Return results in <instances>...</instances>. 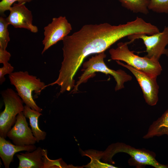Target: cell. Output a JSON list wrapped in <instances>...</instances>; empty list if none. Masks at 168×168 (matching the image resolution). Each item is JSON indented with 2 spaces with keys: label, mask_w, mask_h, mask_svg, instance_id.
Masks as SVG:
<instances>
[{
  "label": "cell",
  "mask_w": 168,
  "mask_h": 168,
  "mask_svg": "<svg viewBox=\"0 0 168 168\" xmlns=\"http://www.w3.org/2000/svg\"><path fill=\"white\" fill-rule=\"evenodd\" d=\"M26 118L23 112L19 114L15 123L7 133V136L16 145H34L37 142Z\"/></svg>",
  "instance_id": "10"
},
{
  "label": "cell",
  "mask_w": 168,
  "mask_h": 168,
  "mask_svg": "<svg viewBox=\"0 0 168 168\" xmlns=\"http://www.w3.org/2000/svg\"><path fill=\"white\" fill-rule=\"evenodd\" d=\"M23 113L26 118L29 120L31 129L36 142H39L40 141L44 140L46 137V133L40 128L38 124V119L42 115L41 112L25 105Z\"/></svg>",
  "instance_id": "14"
},
{
  "label": "cell",
  "mask_w": 168,
  "mask_h": 168,
  "mask_svg": "<svg viewBox=\"0 0 168 168\" xmlns=\"http://www.w3.org/2000/svg\"><path fill=\"white\" fill-rule=\"evenodd\" d=\"M122 6L133 13L147 15L149 13L150 0H118Z\"/></svg>",
  "instance_id": "16"
},
{
  "label": "cell",
  "mask_w": 168,
  "mask_h": 168,
  "mask_svg": "<svg viewBox=\"0 0 168 168\" xmlns=\"http://www.w3.org/2000/svg\"><path fill=\"white\" fill-rule=\"evenodd\" d=\"M1 94L5 108L0 114V137L6 138L15 123L17 115L23 111L24 106L21 98L12 88L2 91Z\"/></svg>",
  "instance_id": "6"
},
{
  "label": "cell",
  "mask_w": 168,
  "mask_h": 168,
  "mask_svg": "<svg viewBox=\"0 0 168 168\" xmlns=\"http://www.w3.org/2000/svg\"><path fill=\"white\" fill-rule=\"evenodd\" d=\"M11 84L13 85L18 95L26 105L41 112L42 109L34 100L32 92L40 94L45 88V83L36 76L29 74L27 71L13 72L8 75Z\"/></svg>",
  "instance_id": "4"
},
{
  "label": "cell",
  "mask_w": 168,
  "mask_h": 168,
  "mask_svg": "<svg viewBox=\"0 0 168 168\" xmlns=\"http://www.w3.org/2000/svg\"><path fill=\"white\" fill-rule=\"evenodd\" d=\"M130 40L128 44L136 39L142 40L146 47V57L159 60L163 55L168 56V49L166 47L168 45V26H165L161 32L147 35L143 34H135L128 36Z\"/></svg>",
  "instance_id": "7"
},
{
  "label": "cell",
  "mask_w": 168,
  "mask_h": 168,
  "mask_svg": "<svg viewBox=\"0 0 168 168\" xmlns=\"http://www.w3.org/2000/svg\"><path fill=\"white\" fill-rule=\"evenodd\" d=\"M128 42H119L117 47L109 50L111 59L125 62L136 69L142 71L152 77H157L162 68L158 60L142 57L135 54L129 50Z\"/></svg>",
  "instance_id": "3"
},
{
  "label": "cell",
  "mask_w": 168,
  "mask_h": 168,
  "mask_svg": "<svg viewBox=\"0 0 168 168\" xmlns=\"http://www.w3.org/2000/svg\"><path fill=\"white\" fill-rule=\"evenodd\" d=\"M123 152L131 157L128 161L129 165L140 168L147 165L155 168H168V164H162L155 158L154 152L145 149L136 148L123 143H117L110 145L103 153L105 160L112 163V157L115 154Z\"/></svg>",
  "instance_id": "5"
},
{
  "label": "cell",
  "mask_w": 168,
  "mask_h": 168,
  "mask_svg": "<svg viewBox=\"0 0 168 168\" xmlns=\"http://www.w3.org/2000/svg\"><path fill=\"white\" fill-rule=\"evenodd\" d=\"M37 148L34 145L18 146L13 144L5 138L0 137V157L5 168H9L13 161V156L17 152L22 151L32 152Z\"/></svg>",
  "instance_id": "13"
},
{
  "label": "cell",
  "mask_w": 168,
  "mask_h": 168,
  "mask_svg": "<svg viewBox=\"0 0 168 168\" xmlns=\"http://www.w3.org/2000/svg\"><path fill=\"white\" fill-rule=\"evenodd\" d=\"M106 56L105 52H102L92 56L88 60L83 63L82 71L83 72L79 77L78 81L70 93H76L78 91L80 85L86 82L88 79L95 76L96 72H98L110 74L114 77L116 82L115 87V91L124 88V83L131 81L132 79V77L122 70L116 71L109 68L104 61Z\"/></svg>",
  "instance_id": "2"
},
{
  "label": "cell",
  "mask_w": 168,
  "mask_h": 168,
  "mask_svg": "<svg viewBox=\"0 0 168 168\" xmlns=\"http://www.w3.org/2000/svg\"><path fill=\"white\" fill-rule=\"evenodd\" d=\"M9 25L6 18L0 17V48L5 50L10 38L7 27Z\"/></svg>",
  "instance_id": "17"
},
{
  "label": "cell",
  "mask_w": 168,
  "mask_h": 168,
  "mask_svg": "<svg viewBox=\"0 0 168 168\" xmlns=\"http://www.w3.org/2000/svg\"><path fill=\"white\" fill-rule=\"evenodd\" d=\"M47 150L40 147L32 152L20 153L16 156L19 160L18 168H49L51 160L47 156Z\"/></svg>",
  "instance_id": "12"
},
{
  "label": "cell",
  "mask_w": 168,
  "mask_h": 168,
  "mask_svg": "<svg viewBox=\"0 0 168 168\" xmlns=\"http://www.w3.org/2000/svg\"><path fill=\"white\" fill-rule=\"evenodd\" d=\"M165 135L168 136V109L150 125L143 138L148 139Z\"/></svg>",
  "instance_id": "15"
},
{
  "label": "cell",
  "mask_w": 168,
  "mask_h": 168,
  "mask_svg": "<svg viewBox=\"0 0 168 168\" xmlns=\"http://www.w3.org/2000/svg\"><path fill=\"white\" fill-rule=\"evenodd\" d=\"M33 0H2L0 2V13L3 14L4 12L9 10L12 5L16 2L18 3H25L30 2Z\"/></svg>",
  "instance_id": "19"
},
{
  "label": "cell",
  "mask_w": 168,
  "mask_h": 168,
  "mask_svg": "<svg viewBox=\"0 0 168 168\" xmlns=\"http://www.w3.org/2000/svg\"><path fill=\"white\" fill-rule=\"evenodd\" d=\"M14 70V68L9 63L3 64V66L0 68V85H2L6 80L5 76L10 74L13 72Z\"/></svg>",
  "instance_id": "20"
},
{
  "label": "cell",
  "mask_w": 168,
  "mask_h": 168,
  "mask_svg": "<svg viewBox=\"0 0 168 168\" xmlns=\"http://www.w3.org/2000/svg\"><path fill=\"white\" fill-rule=\"evenodd\" d=\"M139 31L135 20L117 26L107 23L83 26L62 40L63 58L54 83L71 90L75 85L74 76L87 57L105 52L120 39Z\"/></svg>",
  "instance_id": "1"
},
{
  "label": "cell",
  "mask_w": 168,
  "mask_h": 168,
  "mask_svg": "<svg viewBox=\"0 0 168 168\" xmlns=\"http://www.w3.org/2000/svg\"><path fill=\"white\" fill-rule=\"evenodd\" d=\"M25 3H14L10 10V13L6 18L9 25L15 28L27 29L33 33L38 31V27L32 24L31 12L25 6Z\"/></svg>",
  "instance_id": "11"
},
{
  "label": "cell",
  "mask_w": 168,
  "mask_h": 168,
  "mask_svg": "<svg viewBox=\"0 0 168 168\" xmlns=\"http://www.w3.org/2000/svg\"><path fill=\"white\" fill-rule=\"evenodd\" d=\"M148 9L157 13H168V0H150Z\"/></svg>",
  "instance_id": "18"
},
{
  "label": "cell",
  "mask_w": 168,
  "mask_h": 168,
  "mask_svg": "<svg viewBox=\"0 0 168 168\" xmlns=\"http://www.w3.org/2000/svg\"><path fill=\"white\" fill-rule=\"evenodd\" d=\"M116 61L118 64L129 70L135 76L142 89L146 103L150 106L156 105L158 100L159 89L157 77H151L129 65L124 64L119 61Z\"/></svg>",
  "instance_id": "9"
},
{
  "label": "cell",
  "mask_w": 168,
  "mask_h": 168,
  "mask_svg": "<svg viewBox=\"0 0 168 168\" xmlns=\"http://www.w3.org/2000/svg\"><path fill=\"white\" fill-rule=\"evenodd\" d=\"M72 29L71 25L65 16L53 18L51 22L44 28V38L42 44L44 47L41 54L58 42L63 40Z\"/></svg>",
  "instance_id": "8"
},
{
  "label": "cell",
  "mask_w": 168,
  "mask_h": 168,
  "mask_svg": "<svg viewBox=\"0 0 168 168\" xmlns=\"http://www.w3.org/2000/svg\"><path fill=\"white\" fill-rule=\"evenodd\" d=\"M11 57L10 53L6 49L4 50L0 48V63L3 64L8 63Z\"/></svg>",
  "instance_id": "21"
}]
</instances>
